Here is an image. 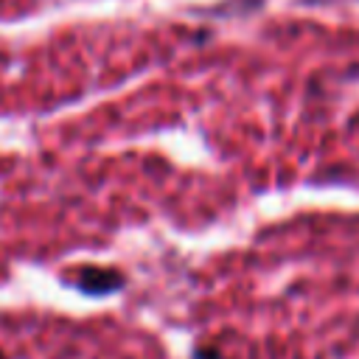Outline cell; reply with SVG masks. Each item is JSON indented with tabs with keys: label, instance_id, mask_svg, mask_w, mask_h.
<instances>
[{
	"label": "cell",
	"instance_id": "1",
	"mask_svg": "<svg viewBox=\"0 0 359 359\" xmlns=\"http://www.w3.org/2000/svg\"><path fill=\"white\" fill-rule=\"evenodd\" d=\"M76 286L87 294H109L115 289L123 286V275L115 272V269H101V266H84L79 272V280Z\"/></svg>",
	"mask_w": 359,
	"mask_h": 359
},
{
	"label": "cell",
	"instance_id": "2",
	"mask_svg": "<svg viewBox=\"0 0 359 359\" xmlns=\"http://www.w3.org/2000/svg\"><path fill=\"white\" fill-rule=\"evenodd\" d=\"M0 359H3V353H0Z\"/></svg>",
	"mask_w": 359,
	"mask_h": 359
}]
</instances>
